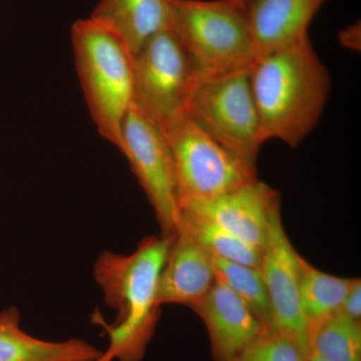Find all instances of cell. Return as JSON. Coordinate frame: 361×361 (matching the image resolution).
Listing matches in <instances>:
<instances>
[{
    "mask_svg": "<svg viewBox=\"0 0 361 361\" xmlns=\"http://www.w3.org/2000/svg\"><path fill=\"white\" fill-rule=\"evenodd\" d=\"M250 82L263 142L296 148L312 132L329 99L331 80L308 37L259 56Z\"/></svg>",
    "mask_w": 361,
    "mask_h": 361,
    "instance_id": "cell-2",
    "label": "cell"
},
{
    "mask_svg": "<svg viewBox=\"0 0 361 361\" xmlns=\"http://www.w3.org/2000/svg\"><path fill=\"white\" fill-rule=\"evenodd\" d=\"M299 256L285 231L279 209L271 220L259 268L272 308L269 330L285 332L308 341V325L299 297Z\"/></svg>",
    "mask_w": 361,
    "mask_h": 361,
    "instance_id": "cell-10",
    "label": "cell"
},
{
    "mask_svg": "<svg viewBox=\"0 0 361 361\" xmlns=\"http://www.w3.org/2000/svg\"><path fill=\"white\" fill-rule=\"evenodd\" d=\"M172 30L200 78L249 70L258 59L246 4L239 0H170Z\"/></svg>",
    "mask_w": 361,
    "mask_h": 361,
    "instance_id": "cell-4",
    "label": "cell"
},
{
    "mask_svg": "<svg viewBox=\"0 0 361 361\" xmlns=\"http://www.w3.org/2000/svg\"><path fill=\"white\" fill-rule=\"evenodd\" d=\"M341 44L346 49L360 51V23H355L348 27L341 30L338 33Z\"/></svg>",
    "mask_w": 361,
    "mask_h": 361,
    "instance_id": "cell-22",
    "label": "cell"
},
{
    "mask_svg": "<svg viewBox=\"0 0 361 361\" xmlns=\"http://www.w3.org/2000/svg\"><path fill=\"white\" fill-rule=\"evenodd\" d=\"M308 341L285 332L266 330L232 361H306Z\"/></svg>",
    "mask_w": 361,
    "mask_h": 361,
    "instance_id": "cell-20",
    "label": "cell"
},
{
    "mask_svg": "<svg viewBox=\"0 0 361 361\" xmlns=\"http://www.w3.org/2000/svg\"><path fill=\"white\" fill-rule=\"evenodd\" d=\"M161 132L172 155L179 208L228 193L258 178L255 166L221 146L188 116Z\"/></svg>",
    "mask_w": 361,
    "mask_h": 361,
    "instance_id": "cell-7",
    "label": "cell"
},
{
    "mask_svg": "<svg viewBox=\"0 0 361 361\" xmlns=\"http://www.w3.org/2000/svg\"><path fill=\"white\" fill-rule=\"evenodd\" d=\"M339 311L353 319L361 322V280L360 278H356L355 284L344 299Z\"/></svg>",
    "mask_w": 361,
    "mask_h": 361,
    "instance_id": "cell-21",
    "label": "cell"
},
{
    "mask_svg": "<svg viewBox=\"0 0 361 361\" xmlns=\"http://www.w3.org/2000/svg\"><path fill=\"white\" fill-rule=\"evenodd\" d=\"M111 28L130 54L165 30H172L170 0H101L90 16Z\"/></svg>",
    "mask_w": 361,
    "mask_h": 361,
    "instance_id": "cell-14",
    "label": "cell"
},
{
    "mask_svg": "<svg viewBox=\"0 0 361 361\" xmlns=\"http://www.w3.org/2000/svg\"><path fill=\"white\" fill-rule=\"evenodd\" d=\"M327 0H249V25L258 58L308 37L311 21Z\"/></svg>",
    "mask_w": 361,
    "mask_h": 361,
    "instance_id": "cell-13",
    "label": "cell"
},
{
    "mask_svg": "<svg viewBox=\"0 0 361 361\" xmlns=\"http://www.w3.org/2000/svg\"><path fill=\"white\" fill-rule=\"evenodd\" d=\"M71 42L90 116L118 148L123 118L134 106L132 54L111 28L90 18L73 25Z\"/></svg>",
    "mask_w": 361,
    "mask_h": 361,
    "instance_id": "cell-3",
    "label": "cell"
},
{
    "mask_svg": "<svg viewBox=\"0 0 361 361\" xmlns=\"http://www.w3.org/2000/svg\"><path fill=\"white\" fill-rule=\"evenodd\" d=\"M214 267L217 279L229 287L269 330L272 308L260 269L217 257H214Z\"/></svg>",
    "mask_w": 361,
    "mask_h": 361,
    "instance_id": "cell-19",
    "label": "cell"
},
{
    "mask_svg": "<svg viewBox=\"0 0 361 361\" xmlns=\"http://www.w3.org/2000/svg\"><path fill=\"white\" fill-rule=\"evenodd\" d=\"M175 235L145 237L130 255L104 251L94 276L116 319L104 324L109 348L96 361H142L161 316L159 280Z\"/></svg>",
    "mask_w": 361,
    "mask_h": 361,
    "instance_id": "cell-1",
    "label": "cell"
},
{
    "mask_svg": "<svg viewBox=\"0 0 361 361\" xmlns=\"http://www.w3.org/2000/svg\"><path fill=\"white\" fill-rule=\"evenodd\" d=\"M118 149L144 190L161 235H175L180 220L179 200L172 155L163 132L133 106L123 118Z\"/></svg>",
    "mask_w": 361,
    "mask_h": 361,
    "instance_id": "cell-8",
    "label": "cell"
},
{
    "mask_svg": "<svg viewBox=\"0 0 361 361\" xmlns=\"http://www.w3.org/2000/svg\"><path fill=\"white\" fill-rule=\"evenodd\" d=\"M239 1H241L242 4H246L247 6V4H248L249 0H239Z\"/></svg>",
    "mask_w": 361,
    "mask_h": 361,
    "instance_id": "cell-24",
    "label": "cell"
},
{
    "mask_svg": "<svg viewBox=\"0 0 361 361\" xmlns=\"http://www.w3.org/2000/svg\"><path fill=\"white\" fill-rule=\"evenodd\" d=\"M306 361H329L325 360V358L322 357V356L318 355L317 353H313V351L310 350V355L307 356V360Z\"/></svg>",
    "mask_w": 361,
    "mask_h": 361,
    "instance_id": "cell-23",
    "label": "cell"
},
{
    "mask_svg": "<svg viewBox=\"0 0 361 361\" xmlns=\"http://www.w3.org/2000/svg\"><path fill=\"white\" fill-rule=\"evenodd\" d=\"M310 350L329 361H361V322L337 310L308 329Z\"/></svg>",
    "mask_w": 361,
    "mask_h": 361,
    "instance_id": "cell-17",
    "label": "cell"
},
{
    "mask_svg": "<svg viewBox=\"0 0 361 361\" xmlns=\"http://www.w3.org/2000/svg\"><path fill=\"white\" fill-rule=\"evenodd\" d=\"M16 307L0 312V361H96L103 351L80 338L47 341L20 327Z\"/></svg>",
    "mask_w": 361,
    "mask_h": 361,
    "instance_id": "cell-15",
    "label": "cell"
},
{
    "mask_svg": "<svg viewBox=\"0 0 361 361\" xmlns=\"http://www.w3.org/2000/svg\"><path fill=\"white\" fill-rule=\"evenodd\" d=\"M177 229L186 232L214 257L260 268L262 251L208 221L180 213Z\"/></svg>",
    "mask_w": 361,
    "mask_h": 361,
    "instance_id": "cell-18",
    "label": "cell"
},
{
    "mask_svg": "<svg viewBox=\"0 0 361 361\" xmlns=\"http://www.w3.org/2000/svg\"><path fill=\"white\" fill-rule=\"evenodd\" d=\"M134 106L161 130L187 116L200 75L172 30L147 40L133 54Z\"/></svg>",
    "mask_w": 361,
    "mask_h": 361,
    "instance_id": "cell-5",
    "label": "cell"
},
{
    "mask_svg": "<svg viewBox=\"0 0 361 361\" xmlns=\"http://www.w3.org/2000/svg\"><path fill=\"white\" fill-rule=\"evenodd\" d=\"M216 280L214 256L189 234L177 229L161 272L158 301L193 307Z\"/></svg>",
    "mask_w": 361,
    "mask_h": 361,
    "instance_id": "cell-12",
    "label": "cell"
},
{
    "mask_svg": "<svg viewBox=\"0 0 361 361\" xmlns=\"http://www.w3.org/2000/svg\"><path fill=\"white\" fill-rule=\"evenodd\" d=\"M191 310L205 324L214 361H232L267 330L250 308L217 277L210 290Z\"/></svg>",
    "mask_w": 361,
    "mask_h": 361,
    "instance_id": "cell-11",
    "label": "cell"
},
{
    "mask_svg": "<svg viewBox=\"0 0 361 361\" xmlns=\"http://www.w3.org/2000/svg\"><path fill=\"white\" fill-rule=\"evenodd\" d=\"M187 116L221 146L256 167L265 142L252 92L250 68L200 78Z\"/></svg>",
    "mask_w": 361,
    "mask_h": 361,
    "instance_id": "cell-6",
    "label": "cell"
},
{
    "mask_svg": "<svg viewBox=\"0 0 361 361\" xmlns=\"http://www.w3.org/2000/svg\"><path fill=\"white\" fill-rule=\"evenodd\" d=\"M279 209V192L257 178L220 196L182 204L180 213L219 226L262 251Z\"/></svg>",
    "mask_w": 361,
    "mask_h": 361,
    "instance_id": "cell-9",
    "label": "cell"
},
{
    "mask_svg": "<svg viewBox=\"0 0 361 361\" xmlns=\"http://www.w3.org/2000/svg\"><path fill=\"white\" fill-rule=\"evenodd\" d=\"M355 281L323 272L299 256V297L308 329L339 310Z\"/></svg>",
    "mask_w": 361,
    "mask_h": 361,
    "instance_id": "cell-16",
    "label": "cell"
}]
</instances>
